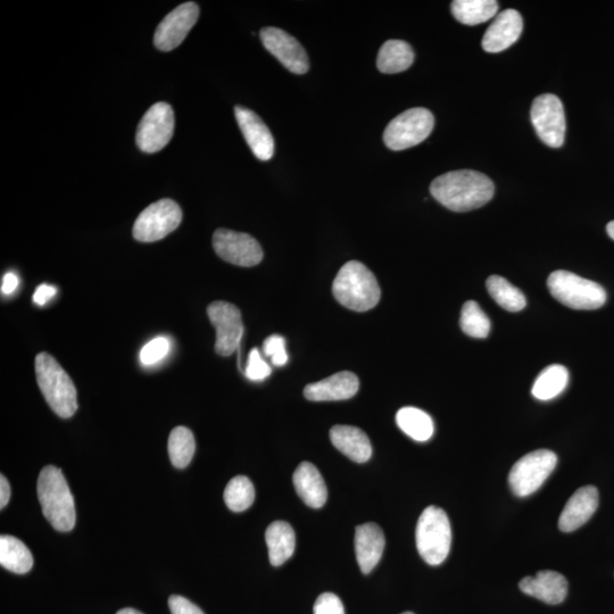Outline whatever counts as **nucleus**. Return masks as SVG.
Segmentation results:
<instances>
[{
	"label": "nucleus",
	"instance_id": "30",
	"mask_svg": "<svg viewBox=\"0 0 614 614\" xmlns=\"http://www.w3.org/2000/svg\"><path fill=\"white\" fill-rule=\"evenodd\" d=\"M489 295L493 300L509 312L524 310L527 304L526 296L517 287L499 276L489 277L486 282Z\"/></svg>",
	"mask_w": 614,
	"mask_h": 614
},
{
	"label": "nucleus",
	"instance_id": "40",
	"mask_svg": "<svg viewBox=\"0 0 614 614\" xmlns=\"http://www.w3.org/2000/svg\"><path fill=\"white\" fill-rule=\"evenodd\" d=\"M19 286V279L15 273L8 272L3 278L2 293L5 295H11L15 292V289Z\"/></svg>",
	"mask_w": 614,
	"mask_h": 614
},
{
	"label": "nucleus",
	"instance_id": "9",
	"mask_svg": "<svg viewBox=\"0 0 614 614\" xmlns=\"http://www.w3.org/2000/svg\"><path fill=\"white\" fill-rule=\"evenodd\" d=\"M181 221L180 206L172 199H161L139 214L132 234L141 243L159 242L176 230Z\"/></svg>",
	"mask_w": 614,
	"mask_h": 614
},
{
	"label": "nucleus",
	"instance_id": "8",
	"mask_svg": "<svg viewBox=\"0 0 614 614\" xmlns=\"http://www.w3.org/2000/svg\"><path fill=\"white\" fill-rule=\"evenodd\" d=\"M557 454L549 450L531 452L511 469L509 484L514 495L526 497L543 486L557 467Z\"/></svg>",
	"mask_w": 614,
	"mask_h": 614
},
{
	"label": "nucleus",
	"instance_id": "17",
	"mask_svg": "<svg viewBox=\"0 0 614 614\" xmlns=\"http://www.w3.org/2000/svg\"><path fill=\"white\" fill-rule=\"evenodd\" d=\"M524 29V20L516 10H505L497 14L483 38V48L487 53H500L516 44Z\"/></svg>",
	"mask_w": 614,
	"mask_h": 614
},
{
	"label": "nucleus",
	"instance_id": "11",
	"mask_svg": "<svg viewBox=\"0 0 614 614\" xmlns=\"http://www.w3.org/2000/svg\"><path fill=\"white\" fill-rule=\"evenodd\" d=\"M174 112L168 103H156L141 119L136 141L141 152L153 154L170 143L174 132Z\"/></svg>",
	"mask_w": 614,
	"mask_h": 614
},
{
	"label": "nucleus",
	"instance_id": "38",
	"mask_svg": "<svg viewBox=\"0 0 614 614\" xmlns=\"http://www.w3.org/2000/svg\"><path fill=\"white\" fill-rule=\"evenodd\" d=\"M169 608L172 614H204L197 605L179 595L170 597Z\"/></svg>",
	"mask_w": 614,
	"mask_h": 614
},
{
	"label": "nucleus",
	"instance_id": "13",
	"mask_svg": "<svg viewBox=\"0 0 614 614\" xmlns=\"http://www.w3.org/2000/svg\"><path fill=\"white\" fill-rule=\"evenodd\" d=\"M207 315L212 326L217 329L215 352L221 356H230L238 350L243 338L242 313L236 305L220 301L207 307Z\"/></svg>",
	"mask_w": 614,
	"mask_h": 614
},
{
	"label": "nucleus",
	"instance_id": "44",
	"mask_svg": "<svg viewBox=\"0 0 614 614\" xmlns=\"http://www.w3.org/2000/svg\"><path fill=\"white\" fill-rule=\"evenodd\" d=\"M402 614H414L413 612H404Z\"/></svg>",
	"mask_w": 614,
	"mask_h": 614
},
{
	"label": "nucleus",
	"instance_id": "5",
	"mask_svg": "<svg viewBox=\"0 0 614 614\" xmlns=\"http://www.w3.org/2000/svg\"><path fill=\"white\" fill-rule=\"evenodd\" d=\"M417 549L430 566L442 564L451 551L452 529L447 514L437 506H428L417 525Z\"/></svg>",
	"mask_w": 614,
	"mask_h": 614
},
{
	"label": "nucleus",
	"instance_id": "31",
	"mask_svg": "<svg viewBox=\"0 0 614 614\" xmlns=\"http://www.w3.org/2000/svg\"><path fill=\"white\" fill-rule=\"evenodd\" d=\"M168 450L174 467L185 469L192 462L196 450L195 438L188 428L177 427L172 430Z\"/></svg>",
	"mask_w": 614,
	"mask_h": 614
},
{
	"label": "nucleus",
	"instance_id": "24",
	"mask_svg": "<svg viewBox=\"0 0 614 614\" xmlns=\"http://www.w3.org/2000/svg\"><path fill=\"white\" fill-rule=\"evenodd\" d=\"M269 549V560L272 566H282L293 557L296 547L295 531L285 521H276L271 524L265 533Z\"/></svg>",
	"mask_w": 614,
	"mask_h": 614
},
{
	"label": "nucleus",
	"instance_id": "10",
	"mask_svg": "<svg viewBox=\"0 0 614 614\" xmlns=\"http://www.w3.org/2000/svg\"><path fill=\"white\" fill-rule=\"evenodd\" d=\"M531 122L543 143L560 148L566 136V115L560 99L552 94L538 96L530 111Z\"/></svg>",
	"mask_w": 614,
	"mask_h": 614
},
{
	"label": "nucleus",
	"instance_id": "41",
	"mask_svg": "<svg viewBox=\"0 0 614 614\" xmlns=\"http://www.w3.org/2000/svg\"><path fill=\"white\" fill-rule=\"evenodd\" d=\"M10 499L11 486L8 484V480L2 475L0 476V508L4 509Z\"/></svg>",
	"mask_w": 614,
	"mask_h": 614
},
{
	"label": "nucleus",
	"instance_id": "34",
	"mask_svg": "<svg viewBox=\"0 0 614 614\" xmlns=\"http://www.w3.org/2000/svg\"><path fill=\"white\" fill-rule=\"evenodd\" d=\"M170 351V340L167 337H157L143 347L140 352V362L144 365H154L162 361Z\"/></svg>",
	"mask_w": 614,
	"mask_h": 614
},
{
	"label": "nucleus",
	"instance_id": "3",
	"mask_svg": "<svg viewBox=\"0 0 614 614\" xmlns=\"http://www.w3.org/2000/svg\"><path fill=\"white\" fill-rule=\"evenodd\" d=\"M333 293L339 304L355 312H367L380 301V287L373 273L358 261H351L339 270Z\"/></svg>",
	"mask_w": 614,
	"mask_h": 614
},
{
	"label": "nucleus",
	"instance_id": "20",
	"mask_svg": "<svg viewBox=\"0 0 614 614\" xmlns=\"http://www.w3.org/2000/svg\"><path fill=\"white\" fill-rule=\"evenodd\" d=\"M522 592L547 604L557 605L566 600L568 594L567 578L557 571H539L534 577L521 580Z\"/></svg>",
	"mask_w": 614,
	"mask_h": 614
},
{
	"label": "nucleus",
	"instance_id": "1",
	"mask_svg": "<svg viewBox=\"0 0 614 614\" xmlns=\"http://www.w3.org/2000/svg\"><path fill=\"white\" fill-rule=\"evenodd\" d=\"M430 193L448 210L469 212L491 201L495 187L484 173L459 170L436 178L430 186Z\"/></svg>",
	"mask_w": 614,
	"mask_h": 614
},
{
	"label": "nucleus",
	"instance_id": "6",
	"mask_svg": "<svg viewBox=\"0 0 614 614\" xmlns=\"http://www.w3.org/2000/svg\"><path fill=\"white\" fill-rule=\"evenodd\" d=\"M551 295L574 310H597L607 302V292L596 282L568 271H555L547 280Z\"/></svg>",
	"mask_w": 614,
	"mask_h": 614
},
{
	"label": "nucleus",
	"instance_id": "22",
	"mask_svg": "<svg viewBox=\"0 0 614 614\" xmlns=\"http://www.w3.org/2000/svg\"><path fill=\"white\" fill-rule=\"evenodd\" d=\"M293 481L296 493L310 508L320 509L326 504L328 491L325 479L312 463H301L295 471Z\"/></svg>",
	"mask_w": 614,
	"mask_h": 614
},
{
	"label": "nucleus",
	"instance_id": "15",
	"mask_svg": "<svg viewBox=\"0 0 614 614\" xmlns=\"http://www.w3.org/2000/svg\"><path fill=\"white\" fill-rule=\"evenodd\" d=\"M267 51L277 58L285 68L296 74L309 71V57L305 49L293 36L278 28H264L260 33Z\"/></svg>",
	"mask_w": 614,
	"mask_h": 614
},
{
	"label": "nucleus",
	"instance_id": "39",
	"mask_svg": "<svg viewBox=\"0 0 614 614\" xmlns=\"http://www.w3.org/2000/svg\"><path fill=\"white\" fill-rule=\"evenodd\" d=\"M57 294V289L53 286L41 285L33 295V302L39 306H44Z\"/></svg>",
	"mask_w": 614,
	"mask_h": 614
},
{
	"label": "nucleus",
	"instance_id": "7",
	"mask_svg": "<svg viewBox=\"0 0 614 614\" xmlns=\"http://www.w3.org/2000/svg\"><path fill=\"white\" fill-rule=\"evenodd\" d=\"M434 127L433 113L423 107H416L396 116L388 124L384 132V141L392 151H404L425 141Z\"/></svg>",
	"mask_w": 614,
	"mask_h": 614
},
{
	"label": "nucleus",
	"instance_id": "21",
	"mask_svg": "<svg viewBox=\"0 0 614 614\" xmlns=\"http://www.w3.org/2000/svg\"><path fill=\"white\" fill-rule=\"evenodd\" d=\"M355 554L363 574L377 567L385 550L384 531L376 524H365L355 530Z\"/></svg>",
	"mask_w": 614,
	"mask_h": 614
},
{
	"label": "nucleus",
	"instance_id": "35",
	"mask_svg": "<svg viewBox=\"0 0 614 614\" xmlns=\"http://www.w3.org/2000/svg\"><path fill=\"white\" fill-rule=\"evenodd\" d=\"M263 352L276 367H284L288 362L286 340L280 335H272L264 340Z\"/></svg>",
	"mask_w": 614,
	"mask_h": 614
},
{
	"label": "nucleus",
	"instance_id": "14",
	"mask_svg": "<svg viewBox=\"0 0 614 614\" xmlns=\"http://www.w3.org/2000/svg\"><path fill=\"white\" fill-rule=\"evenodd\" d=\"M199 7L194 2L181 4L165 16L157 27L154 44L162 52H171L182 44L198 20Z\"/></svg>",
	"mask_w": 614,
	"mask_h": 614
},
{
	"label": "nucleus",
	"instance_id": "33",
	"mask_svg": "<svg viewBox=\"0 0 614 614\" xmlns=\"http://www.w3.org/2000/svg\"><path fill=\"white\" fill-rule=\"evenodd\" d=\"M460 326L463 333L472 337L483 339L491 333V321L481 310L478 303L469 301L462 307Z\"/></svg>",
	"mask_w": 614,
	"mask_h": 614
},
{
	"label": "nucleus",
	"instance_id": "25",
	"mask_svg": "<svg viewBox=\"0 0 614 614\" xmlns=\"http://www.w3.org/2000/svg\"><path fill=\"white\" fill-rule=\"evenodd\" d=\"M0 564L14 574H27L33 567L32 553L19 538L3 535L0 537Z\"/></svg>",
	"mask_w": 614,
	"mask_h": 614
},
{
	"label": "nucleus",
	"instance_id": "36",
	"mask_svg": "<svg viewBox=\"0 0 614 614\" xmlns=\"http://www.w3.org/2000/svg\"><path fill=\"white\" fill-rule=\"evenodd\" d=\"M245 375L248 379L253 381H263L271 375V368L269 367V364L262 359V356L257 348H254V350L251 351L250 356H248Z\"/></svg>",
	"mask_w": 614,
	"mask_h": 614
},
{
	"label": "nucleus",
	"instance_id": "32",
	"mask_svg": "<svg viewBox=\"0 0 614 614\" xmlns=\"http://www.w3.org/2000/svg\"><path fill=\"white\" fill-rule=\"evenodd\" d=\"M255 500L252 481L245 476H237L229 481L224 491V502L234 512H243L251 508Z\"/></svg>",
	"mask_w": 614,
	"mask_h": 614
},
{
	"label": "nucleus",
	"instance_id": "16",
	"mask_svg": "<svg viewBox=\"0 0 614 614\" xmlns=\"http://www.w3.org/2000/svg\"><path fill=\"white\" fill-rule=\"evenodd\" d=\"M236 119L243 132L248 146L261 161H269L275 154V139L259 115L245 109L243 106L235 107Z\"/></svg>",
	"mask_w": 614,
	"mask_h": 614
},
{
	"label": "nucleus",
	"instance_id": "19",
	"mask_svg": "<svg viewBox=\"0 0 614 614\" xmlns=\"http://www.w3.org/2000/svg\"><path fill=\"white\" fill-rule=\"evenodd\" d=\"M599 491L594 486H585L570 497L559 519L563 533H571L584 526L599 508Z\"/></svg>",
	"mask_w": 614,
	"mask_h": 614
},
{
	"label": "nucleus",
	"instance_id": "26",
	"mask_svg": "<svg viewBox=\"0 0 614 614\" xmlns=\"http://www.w3.org/2000/svg\"><path fill=\"white\" fill-rule=\"evenodd\" d=\"M414 61L412 47L403 40H388L380 48L377 66L386 74L401 73L410 68Z\"/></svg>",
	"mask_w": 614,
	"mask_h": 614
},
{
	"label": "nucleus",
	"instance_id": "42",
	"mask_svg": "<svg viewBox=\"0 0 614 614\" xmlns=\"http://www.w3.org/2000/svg\"><path fill=\"white\" fill-rule=\"evenodd\" d=\"M116 614H144V613H141V612H139V611H137L135 609L127 608V609L120 610Z\"/></svg>",
	"mask_w": 614,
	"mask_h": 614
},
{
	"label": "nucleus",
	"instance_id": "4",
	"mask_svg": "<svg viewBox=\"0 0 614 614\" xmlns=\"http://www.w3.org/2000/svg\"><path fill=\"white\" fill-rule=\"evenodd\" d=\"M35 365L38 385L48 405L58 417L71 418L78 410V394L68 373L47 353L38 354Z\"/></svg>",
	"mask_w": 614,
	"mask_h": 614
},
{
	"label": "nucleus",
	"instance_id": "28",
	"mask_svg": "<svg viewBox=\"0 0 614 614\" xmlns=\"http://www.w3.org/2000/svg\"><path fill=\"white\" fill-rule=\"evenodd\" d=\"M499 12L495 0H455L452 3L454 18L467 26L487 22Z\"/></svg>",
	"mask_w": 614,
	"mask_h": 614
},
{
	"label": "nucleus",
	"instance_id": "43",
	"mask_svg": "<svg viewBox=\"0 0 614 614\" xmlns=\"http://www.w3.org/2000/svg\"><path fill=\"white\" fill-rule=\"evenodd\" d=\"M607 231L608 235L614 240V221L608 224Z\"/></svg>",
	"mask_w": 614,
	"mask_h": 614
},
{
	"label": "nucleus",
	"instance_id": "29",
	"mask_svg": "<svg viewBox=\"0 0 614 614\" xmlns=\"http://www.w3.org/2000/svg\"><path fill=\"white\" fill-rule=\"evenodd\" d=\"M568 381L569 372L563 365H550L539 373L531 393L539 401H550L566 389Z\"/></svg>",
	"mask_w": 614,
	"mask_h": 614
},
{
	"label": "nucleus",
	"instance_id": "2",
	"mask_svg": "<svg viewBox=\"0 0 614 614\" xmlns=\"http://www.w3.org/2000/svg\"><path fill=\"white\" fill-rule=\"evenodd\" d=\"M38 497L44 516L56 530L68 533L76 526V504L60 469L48 466L41 470Z\"/></svg>",
	"mask_w": 614,
	"mask_h": 614
},
{
	"label": "nucleus",
	"instance_id": "18",
	"mask_svg": "<svg viewBox=\"0 0 614 614\" xmlns=\"http://www.w3.org/2000/svg\"><path fill=\"white\" fill-rule=\"evenodd\" d=\"M359 388V378L350 371H343L319 383L307 385L304 396L312 402L344 401L354 397Z\"/></svg>",
	"mask_w": 614,
	"mask_h": 614
},
{
	"label": "nucleus",
	"instance_id": "37",
	"mask_svg": "<svg viewBox=\"0 0 614 614\" xmlns=\"http://www.w3.org/2000/svg\"><path fill=\"white\" fill-rule=\"evenodd\" d=\"M314 614H345L343 602L333 593H323L314 604Z\"/></svg>",
	"mask_w": 614,
	"mask_h": 614
},
{
	"label": "nucleus",
	"instance_id": "27",
	"mask_svg": "<svg viewBox=\"0 0 614 614\" xmlns=\"http://www.w3.org/2000/svg\"><path fill=\"white\" fill-rule=\"evenodd\" d=\"M397 426L414 441L427 442L434 435L435 426L429 414L412 406H406L396 414Z\"/></svg>",
	"mask_w": 614,
	"mask_h": 614
},
{
	"label": "nucleus",
	"instance_id": "23",
	"mask_svg": "<svg viewBox=\"0 0 614 614\" xmlns=\"http://www.w3.org/2000/svg\"><path fill=\"white\" fill-rule=\"evenodd\" d=\"M330 439L339 452L356 463H364L371 458L370 439L360 428L335 426L330 430Z\"/></svg>",
	"mask_w": 614,
	"mask_h": 614
},
{
	"label": "nucleus",
	"instance_id": "12",
	"mask_svg": "<svg viewBox=\"0 0 614 614\" xmlns=\"http://www.w3.org/2000/svg\"><path fill=\"white\" fill-rule=\"evenodd\" d=\"M213 248L223 261L238 267H255L263 260L259 242L244 232L218 229L213 235Z\"/></svg>",
	"mask_w": 614,
	"mask_h": 614
}]
</instances>
